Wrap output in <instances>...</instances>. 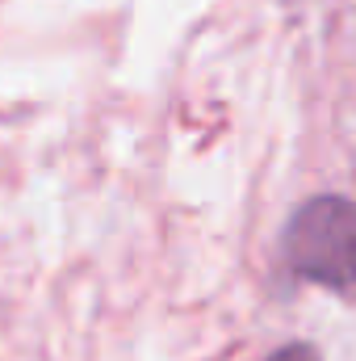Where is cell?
<instances>
[{
  "mask_svg": "<svg viewBox=\"0 0 356 361\" xmlns=\"http://www.w3.org/2000/svg\"><path fill=\"white\" fill-rule=\"evenodd\" d=\"M265 361H323V357H319V349H314V345H306V341H289V345L272 349Z\"/></svg>",
  "mask_w": 356,
  "mask_h": 361,
  "instance_id": "obj_2",
  "label": "cell"
},
{
  "mask_svg": "<svg viewBox=\"0 0 356 361\" xmlns=\"http://www.w3.org/2000/svg\"><path fill=\"white\" fill-rule=\"evenodd\" d=\"M281 265L293 281L331 294L356 290V202L340 193L306 197L281 227Z\"/></svg>",
  "mask_w": 356,
  "mask_h": 361,
  "instance_id": "obj_1",
  "label": "cell"
}]
</instances>
